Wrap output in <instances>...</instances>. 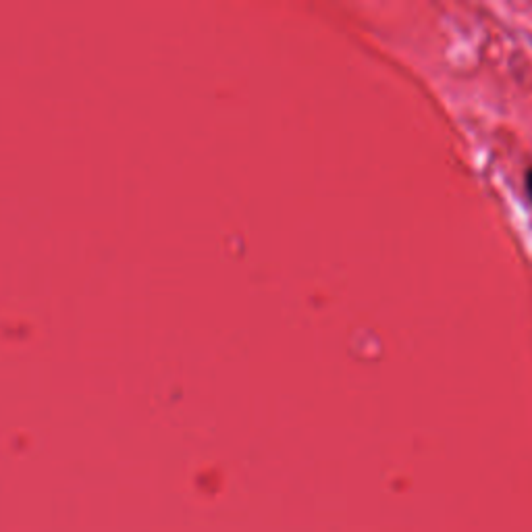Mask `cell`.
<instances>
[{"label": "cell", "instance_id": "6da1fadb", "mask_svg": "<svg viewBox=\"0 0 532 532\" xmlns=\"http://www.w3.org/2000/svg\"><path fill=\"white\" fill-rule=\"evenodd\" d=\"M526 190H528V196L532 200V169L526 173Z\"/></svg>", "mask_w": 532, "mask_h": 532}]
</instances>
